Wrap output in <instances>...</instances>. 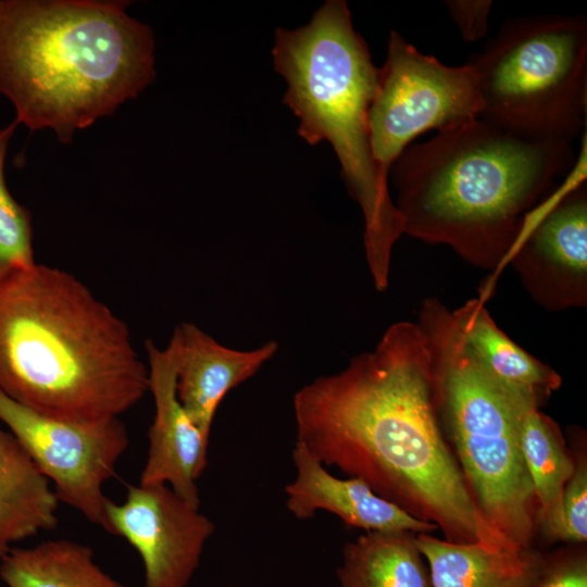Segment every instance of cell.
Instances as JSON below:
<instances>
[{
	"instance_id": "obj_1",
	"label": "cell",
	"mask_w": 587,
	"mask_h": 587,
	"mask_svg": "<svg viewBox=\"0 0 587 587\" xmlns=\"http://www.w3.org/2000/svg\"><path fill=\"white\" fill-rule=\"evenodd\" d=\"M292 408L296 441L323 465L435 524L448 541L509 548L482 517L445 437L416 323L391 324L373 350L296 391Z\"/></svg>"
},
{
	"instance_id": "obj_2",
	"label": "cell",
	"mask_w": 587,
	"mask_h": 587,
	"mask_svg": "<svg viewBox=\"0 0 587 587\" xmlns=\"http://www.w3.org/2000/svg\"><path fill=\"white\" fill-rule=\"evenodd\" d=\"M575 165L572 143L521 137L482 117L437 132L390 168L403 234L496 271L528 214Z\"/></svg>"
},
{
	"instance_id": "obj_3",
	"label": "cell",
	"mask_w": 587,
	"mask_h": 587,
	"mask_svg": "<svg viewBox=\"0 0 587 587\" xmlns=\"http://www.w3.org/2000/svg\"><path fill=\"white\" fill-rule=\"evenodd\" d=\"M0 390L49 417L98 422L143 398L148 366L82 280L36 263L0 283Z\"/></svg>"
},
{
	"instance_id": "obj_4",
	"label": "cell",
	"mask_w": 587,
	"mask_h": 587,
	"mask_svg": "<svg viewBox=\"0 0 587 587\" xmlns=\"http://www.w3.org/2000/svg\"><path fill=\"white\" fill-rule=\"evenodd\" d=\"M127 3L0 0V92L15 121L63 143L155 78L151 28Z\"/></svg>"
},
{
	"instance_id": "obj_5",
	"label": "cell",
	"mask_w": 587,
	"mask_h": 587,
	"mask_svg": "<svg viewBox=\"0 0 587 587\" xmlns=\"http://www.w3.org/2000/svg\"><path fill=\"white\" fill-rule=\"evenodd\" d=\"M273 58L288 88L284 102L298 116L310 145L327 140L341 165L351 197L364 218V251L373 284H389L391 253L403 235L388 177L371 149L369 112L379 77L364 39L354 30L342 0L326 1L311 22L277 29Z\"/></svg>"
},
{
	"instance_id": "obj_6",
	"label": "cell",
	"mask_w": 587,
	"mask_h": 587,
	"mask_svg": "<svg viewBox=\"0 0 587 587\" xmlns=\"http://www.w3.org/2000/svg\"><path fill=\"white\" fill-rule=\"evenodd\" d=\"M416 324L430 353L439 422L482 517L508 547L532 548L537 502L520 429L524 404L536 401L490 376L439 299L422 302Z\"/></svg>"
},
{
	"instance_id": "obj_7",
	"label": "cell",
	"mask_w": 587,
	"mask_h": 587,
	"mask_svg": "<svg viewBox=\"0 0 587 587\" xmlns=\"http://www.w3.org/2000/svg\"><path fill=\"white\" fill-rule=\"evenodd\" d=\"M480 117L521 137L572 143L586 125L584 16L511 18L469 62Z\"/></svg>"
},
{
	"instance_id": "obj_8",
	"label": "cell",
	"mask_w": 587,
	"mask_h": 587,
	"mask_svg": "<svg viewBox=\"0 0 587 587\" xmlns=\"http://www.w3.org/2000/svg\"><path fill=\"white\" fill-rule=\"evenodd\" d=\"M482 100L470 63L448 66L392 30L369 112L373 158L389 177L395 161L419 135L480 117Z\"/></svg>"
},
{
	"instance_id": "obj_9",
	"label": "cell",
	"mask_w": 587,
	"mask_h": 587,
	"mask_svg": "<svg viewBox=\"0 0 587 587\" xmlns=\"http://www.w3.org/2000/svg\"><path fill=\"white\" fill-rule=\"evenodd\" d=\"M0 422L53 485L60 502L109 533L104 484L129 446L120 417L68 422L42 415L0 390Z\"/></svg>"
},
{
	"instance_id": "obj_10",
	"label": "cell",
	"mask_w": 587,
	"mask_h": 587,
	"mask_svg": "<svg viewBox=\"0 0 587 587\" xmlns=\"http://www.w3.org/2000/svg\"><path fill=\"white\" fill-rule=\"evenodd\" d=\"M573 174L528 214L507 260L549 312L587 305V187Z\"/></svg>"
},
{
	"instance_id": "obj_11",
	"label": "cell",
	"mask_w": 587,
	"mask_h": 587,
	"mask_svg": "<svg viewBox=\"0 0 587 587\" xmlns=\"http://www.w3.org/2000/svg\"><path fill=\"white\" fill-rule=\"evenodd\" d=\"M109 533L126 539L143 566V587H187L214 523L170 486H129L125 500L107 504Z\"/></svg>"
},
{
	"instance_id": "obj_12",
	"label": "cell",
	"mask_w": 587,
	"mask_h": 587,
	"mask_svg": "<svg viewBox=\"0 0 587 587\" xmlns=\"http://www.w3.org/2000/svg\"><path fill=\"white\" fill-rule=\"evenodd\" d=\"M145 347L154 417L148 432V454L139 484H165L200 508L197 480L207 467L209 441L177 396V340L172 335L166 347L160 348L147 339Z\"/></svg>"
},
{
	"instance_id": "obj_13",
	"label": "cell",
	"mask_w": 587,
	"mask_h": 587,
	"mask_svg": "<svg viewBox=\"0 0 587 587\" xmlns=\"http://www.w3.org/2000/svg\"><path fill=\"white\" fill-rule=\"evenodd\" d=\"M295 479L285 486L286 507L299 520L317 511L338 516L345 524L370 532L429 534L438 527L414 517L375 494L363 480L330 474L302 444L292 449Z\"/></svg>"
},
{
	"instance_id": "obj_14",
	"label": "cell",
	"mask_w": 587,
	"mask_h": 587,
	"mask_svg": "<svg viewBox=\"0 0 587 587\" xmlns=\"http://www.w3.org/2000/svg\"><path fill=\"white\" fill-rule=\"evenodd\" d=\"M177 396L209 441L217 408L233 388L253 376L278 350L270 340L252 350L223 346L193 323L176 326Z\"/></svg>"
},
{
	"instance_id": "obj_15",
	"label": "cell",
	"mask_w": 587,
	"mask_h": 587,
	"mask_svg": "<svg viewBox=\"0 0 587 587\" xmlns=\"http://www.w3.org/2000/svg\"><path fill=\"white\" fill-rule=\"evenodd\" d=\"M432 587H536L547 563L538 551L458 544L416 534Z\"/></svg>"
},
{
	"instance_id": "obj_16",
	"label": "cell",
	"mask_w": 587,
	"mask_h": 587,
	"mask_svg": "<svg viewBox=\"0 0 587 587\" xmlns=\"http://www.w3.org/2000/svg\"><path fill=\"white\" fill-rule=\"evenodd\" d=\"M467 346L501 386L534 399L539 405L562 384L560 375L507 336L480 299L452 311Z\"/></svg>"
},
{
	"instance_id": "obj_17",
	"label": "cell",
	"mask_w": 587,
	"mask_h": 587,
	"mask_svg": "<svg viewBox=\"0 0 587 587\" xmlns=\"http://www.w3.org/2000/svg\"><path fill=\"white\" fill-rule=\"evenodd\" d=\"M59 504L49 479L18 439L0 426V539L11 545L52 530Z\"/></svg>"
},
{
	"instance_id": "obj_18",
	"label": "cell",
	"mask_w": 587,
	"mask_h": 587,
	"mask_svg": "<svg viewBox=\"0 0 587 587\" xmlns=\"http://www.w3.org/2000/svg\"><path fill=\"white\" fill-rule=\"evenodd\" d=\"M0 577L8 587H125L98 565L91 547L70 539L10 547Z\"/></svg>"
},
{
	"instance_id": "obj_19",
	"label": "cell",
	"mask_w": 587,
	"mask_h": 587,
	"mask_svg": "<svg viewBox=\"0 0 587 587\" xmlns=\"http://www.w3.org/2000/svg\"><path fill=\"white\" fill-rule=\"evenodd\" d=\"M412 532H370L345 545L340 587H432Z\"/></svg>"
},
{
	"instance_id": "obj_20",
	"label": "cell",
	"mask_w": 587,
	"mask_h": 587,
	"mask_svg": "<svg viewBox=\"0 0 587 587\" xmlns=\"http://www.w3.org/2000/svg\"><path fill=\"white\" fill-rule=\"evenodd\" d=\"M521 446L537 502V523L555 540L561 524L564 487L575 470L557 425L534 401L521 414Z\"/></svg>"
},
{
	"instance_id": "obj_21",
	"label": "cell",
	"mask_w": 587,
	"mask_h": 587,
	"mask_svg": "<svg viewBox=\"0 0 587 587\" xmlns=\"http://www.w3.org/2000/svg\"><path fill=\"white\" fill-rule=\"evenodd\" d=\"M18 123L0 128V283L37 262L30 212L10 192L4 175L10 140Z\"/></svg>"
},
{
	"instance_id": "obj_22",
	"label": "cell",
	"mask_w": 587,
	"mask_h": 587,
	"mask_svg": "<svg viewBox=\"0 0 587 587\" xmlns=\"http://www.w3.org/2000/svg\"><path fill=\"white\" fill-rule=\"evenodd\" d=\"M587 539V465L580 454L562 496L561 524L555 540L582 544Z\"/></svg>"
},
{
	"instance_id": "obj_23",
	"label": "cell",
	"mask_w": 587,
	"mask_h": 587,
	"mask_svg": "<svg viewBox=\"0 0 587 587\" xmlns=\"http://www.w3.org/2000/svg\"><path fill=\"white\" fill-rule=\"evenodd\" d=\"M445 3L464 41L475 42L487 35L492 1L449 0Z\"/></svg>"
},
{
	"instance_id": "obj_24",
	"label": "cell",
	"mask_w": 587,
	"mask_h": 587,
	"mask_svg": "<svg viewBox=\"0 0 587 587\" xmlns=\"http://www.w3.org/2000/svg\"><path fill=\"white\" fill-rule=\"evenodd\" d=\"M536 587H587L586 553L562 554L547 560Z\"/></svg>"
},
{
	"instance_id": "obj_25",
	"label": "cell",
	"mask_w": 587,
	"mask_h": 587,
	"mask_svg": "<svg viewBox=\"0 0 587 587\" xmlns=\"http://www.w3.org/2000/svg\"><path fill=\"white\" fill-rule=\"evenodd\" d=\"M10 545L0 539V559L8 551Z\"/></svg>"
}]
</instances>
